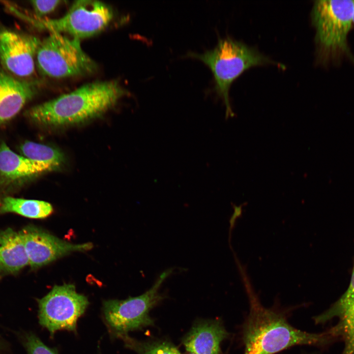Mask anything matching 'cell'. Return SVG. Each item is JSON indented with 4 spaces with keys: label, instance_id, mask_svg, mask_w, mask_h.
Masks as SVG:
<instances>
[{
    "label": "cell",
    "instance_id": "6da1fadb",
    "mask_svg": "<svg viewBox=\"0 0 354 354\" xmlns=\"http://www.w3.org/2000/svg\"><path fill=\"white\" fill-rule=\"evenodd\" d=\"M128 93L117 81L95 82L34 106L25 115L31 121L43 126L78 124L102 115Z\"/></svg>",
    "mask_w": 354,
    "mask_h": 354
},
{
    "label": "cell",
    "instance_id": "7a4b0ae2",
    "mask_svg": "<svg viewBox=\"0 0 354 354\" xmlns=\"http://www.w3.org/2000/svg\"><path fill=\"white\" fill-rule=\"evenodd\" d=\"M250 308L243 327L244 354H274L289 347L325 342V334L303 331L291 325L279 313L263 306L246 283Z\"/></svg>",
    "mask_w": 354,
    "mask_h": 354
},
{
    "label": "cell",
    "instance_id": "3957f363",
    "mask_svg": "<svg viewBox=\"0 0 354 354\" xmlns=\"http://www.w3.org/2000/svg\"><path fill=\"white\" fill-rule=\"evenodd\" d=\"M201 60L211 71L214 89L226 107V118L233 117L229 99L233 82L249 68L267 63H275L255 49L229 36L218 40L212 49L199 53L189 52L186 55Z\"/></svg>",
    "mask_w": 354,
    "mask_h": 354
},
{
    "label": "cell",
    "instance_id": "277c9868",
    "mask_svg": "<svg viewBox=\"0 0 354 354\" xmlns=\"http://www.w3.org/2000/svg\"><path fill=\"white\" fill-rule=\"evenodd\" d=\"M35 59L40 72L53 78L88 74L97 68L94 60L82 50L79 39L59 33L51 32L41 41Z\"/></svg>",
    "mask_w": 354,
    "mask_h": 354
},
{
    "label": "cell",
    "instance_id": "5b68a950",
    "mask_svg": "<svg viewBox=\"0 0 354 354\" xmlns=\"http://www.w3.org/2000/svg\"><path fill=\"white\" fill-rule=\"evenodd\" d=\"M174 272L171 268L163 271L152 286L144 294L123 300L110 299L103 304V313L106 324L118 337L129 331L152 325L149 311L165 296L159 292L164 281Z\"/></svg>",
    "mask_w": 354,
    "mask_h": 354
},
{
    "label": "cell",
    "instance_id": "8992f818",
    "mask_svg": "<svg viewBox=\"0 0 354 354\" xmlns=\"http://www.w3.org/2000/svg\"><path fill=\"white\" fill-rule=\"evenodd\" d=\"M112 8L97 0H81L74 2L67 12L56 19L32 18L23 14L22 19L51 32L66 33L80 39L97 34L113 18Z\"/></svg>",
    "mask_w": 354,
    "mask_h": 354
},
{
    "label": "cell",
    "instance_id": "52a82bcc",
    "mask_svg": "<svg viewBox=\"0 0 354 354\" xmlns=\"http://www.w3.org/2000/svg\"><path fill=\"white\" fill-rule=\"evenodd\" d=\"M354 0H320L312 12L316 40L325 54L349 53L347 36L353 25Z\"/></svg>",
    "mask_w": 354,
    "mask_h": 354
},
{
    "label": "cell",
    "instance_id": "ba28073f",
    "mask_svg": "<svg viewBox=\"0 0 354 354\" xmlns=\"http://www.w3.org/2000/svg\"><path fill=\"white\" fill-rule=\"evenodd\" d=\"M88 304L87 297L78 293L74 285H55L38 300L39 323L51 336L59 330L75 331L77 320Z\"/></svg>",
    "mask_w": 354,
    "mask_h": 354
},
{
    "label": "cell",
    "instance_id": "9c48e42d",
    "mask_svg": "<svg viewBox=\"0 0 354 354\" xmlns=\"http://www.w3.org/2000/svg\"><path fill=\"white\" fill-rule=\"evenodd\" d=\"M29 259V265L36 269L73 252L91 249L92 243L73 244L62 240L44 230L28 226L19 231Z\"/></svg>",
    "mask_w": 354,
    "mask_h": 354
},
{
    "label": "cell",
    "instance_id": "30bf717a",
    "mask_svg": "<svg viewBox=\"0 0 354 354\" xmlns=\"http://www.w3.org/2000/svg\"><path fill=\"white\" fill-rule=\"evenodd\" d=\"M41 41L33 35L0 29L1 64L17 77L31 76L34 72V59Z\"/></svg>",
    "mask_w": 354,
    "mask_h": 354
},
{
    "label": "cell",
    "instance_id": "8fae6325",
    "mask_svg": "<svg viewBox=\"0 0 354 354\" xmlns=\"http://www.w3.org/2000/svg\"><path fill=\"white\" fill-rule=\"evenodd\" d=\"M38 83L17 79L0 70V124L14 117L33 98Z\"/></svg>",
    "mask_w": 354,
    "mask_h": 354
},
{
    "label": "cell",
    "instance_id": "7c38bea8",
    "mask_svg": "<svg viewBox=\"0 0 354 354\" xmlns=\"http://www.w3.org/2000/svg\"><path fill=\"white\" fill-rule=\"evenodd\" d=\"M228 335L220 322L204 321L196 324L191 328L182 343L189 353L221 354V344Z\"/></svg>",
    "mask_w": 354,
    "mask_h": 354
},
{
    "label": "cell",
    "instance_id": "4fadbf2b",
    "mask_svg": "<svg viewBox=\"0 0 354 354\" xmlns=\"http://www.w3.org/2000/svg\"><path fill=\"white\" fill-rule=\"evenodd\" d=\"M333 317L339 319L338 330L342 333L344 340L342 354H354V272L345 294L331 308L316 317L315 321L323 323Z\"/></svg>",
    "mask_w": 354,
    "mask_h": 354
},
{
    "label": "cell",
    "instance_id": "5bb4252c",
    "mask_svg": "<svg viewBox=\"0 0 354 354\" xmlns=\"http://www.w3.org/2000/svg\"><path fill=\"white\" fill-rule=\"evenodd\" d=\"M56 169L51 164L18 154L4 142L0 144V175L7 179H21Z\"/></svg>",
    "mask_w": 354,
    "mask_h": 354
},
{
    "label": "cell",
    "instance_id": "9a60e30c",
    "mask_svg": "<svg viewBox=\"0 0 354 354\" xmlns=\"http://www.w3.org/2000/svg\"><path fill=\"white\" fill-rule=\"evenodd\" d=\"M29 265L20 232L0 230V276L15 273Z\"/></svg>",
    "mask_w": 354,
    "mask_h": 354
},
{
    "label": "cell",
    "instance_id": "2e32d148",
    "mask_svg": "<svg viewBox=\"0 0 354 354\" xmlns=\"http://www.w3.org/2000/svg\"><path fill=\"white\" fill-rule=\"evenodd\" d=\"M53 208L43 201L5 197L0 201V214L14 213L30 218L42 219L49 216Z\"/></svg>",
    "mask_w": 354,
    "mask_h": 354
},
{
    "label": "cell",
    "instance_id": "e0dca14e",
    "mask_svg": "<svg viewBox=\"0 0 354 354\" xmlns=\"http://www.w3.org/2000/svg\"><path fill=\"white\" fill-rule=\"evenodd\" d=\"M26 157L39 162L51 164L58 168L63 161L61 152L50 146L31 141L24 142L20 147Z\"/></svg>",
    "mask_w": 354,
    "mask_h": 354
},
{
    "label": "cell",
    "instance_id": "ac0fdd59",
    "mask_svg": "<svg viewBox=\"0 0 354 354\" xmlns=\"http://www.w3.org/2000/svg\"><path fill=\"white\" fill-rule=\"evenodd\" d=\"M118 337L123 340L126 347L138 354H180L175 346L168 342H141L130 338L127 334Z\"/></svg>",
    "mask_w": 354,
    "mask_h": 354
},
{
    "label": "cell",
    "instance_id": "d6986e66",
    "mask_svg": "<svg viewBox=\"0 0 354 354\" xmlns=\"http://www.w3.org/2000/svg\"><path fill=\"white\" fill-rule=\"evenodd\" d=\"M24 344L28 354H58L55 349L46 346L35 334L27 333L24 339Z\"/></svg>",
    "mask_w": 354,
    "mask_h": 354
},
{
    "label": "cell",
    "instance_id": "ffe728a7",
    "mask_svg": "<svg viewBox=\"0 0 354 354\" xmlns=\"http://www.w3.org/2000/svg\"><path fill=\"white\" fill-rule=\"evenodd\" d=\"M61 1L54 0H32V7L38 17L49 14L54 11L59 4Z\"/></svg>",
    "mask_w": 354,
    "mask_h": 354
},
{
    "label": "cell",
    "instance_id": "44dd1931",
    "mask_svg": "<svg viewBox=\"0 0 354 354\" xmlns=\"http://www.w3.org/2000/svg\"><path fill=\"white\" fill-rule=\"evenodd\" d=\"M242 205L239 206H235V211L234 213L232 216V217L231 218L230 220V223H231V228H233V226L234 225L237 216H239L240 214L241 213V208H242Z\"/></svg>",
    "mask_w": 354,
    "mask_h": 354
},
{
    "label": "cell",
    "instance_id": "7402d4cb",
    "mask_svg": "<svg viewBox=\"0 0 354 354\" xmlns=\"http://www.w3.org/2000/svg\"><path fill=\"white\" fill-rule=\"evenodd\" d=\"M353 25H354V14H353Z\"/></svg>",
    "mask_w": 354,
    "mask_h": 354
},
{
    "label": "cell",
    "instance_id": "603a6c76",
    "mask_svg": "<svg viewBox=\"0 0 354 354\" xmlns=\"http://www.w3.org/2000/svg\"><path fill=\"white\" fill-rule=\"evenodd\" d=\"M188 354H191V353H188Z\"/></svg>",
    "mask_w": 354,
    "mask_h": 354
},
{
    "label": "cell",
    "instance_id": "cb8c5ba5",
    "mask_svg": "<svg viewBox=\"0 0 354 354\" xmlns=\"http://www.w3.org/2000/svg\"></svg>",
    "mask_w": 354,
    "mask_h": 354
}]
</instances>
